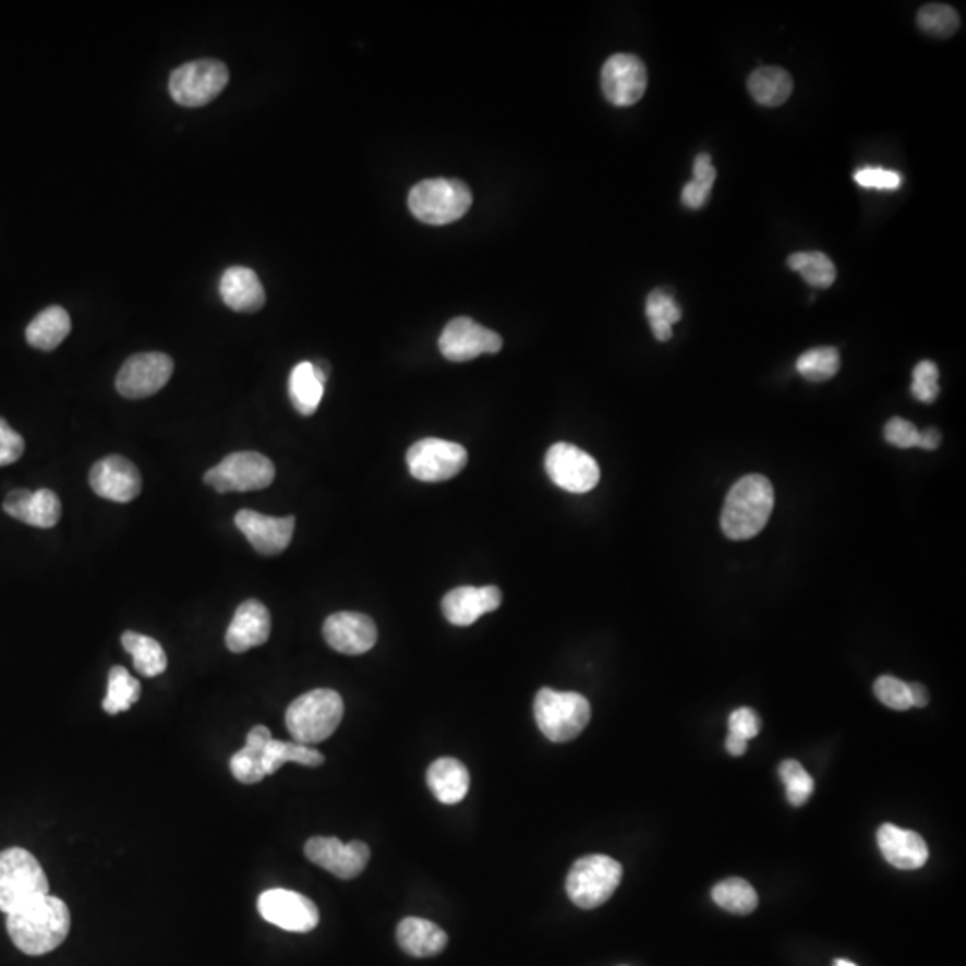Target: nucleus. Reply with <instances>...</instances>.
I'll return each instance as SVG.
<instances>
[{"label": "nucleus", "instance_id": "nucleus-42", "mask_svg": "<svg viewBox=\"0 0 966 966\" xmlns=\"http://www.w3.org/2000/svg\"><path fill=\"white\" fill-rule=\"evenodd\" d=\"M854 180L862 189L897 190L902 184V176L895 170L881 169V167H867L857 170Z\"/></svg>", "mask_w": 966, "mask_h": 966}, {"label": "nucleus", "instance_id": "nucleus-46", "mask_svg": "<svg viewBox=\"0 0 966 966\" xmlns=\"http://www.w3.org/2000/svg\"><path fill=\"white\" fill-rule=\"evenodd\" d=\"M31 496L33 493L27 491V488H16V491H11L8 496H5L4 504H2V508H4V512L8 516H11L13 519H19L24 523L25 512H27V507H29Z\"/></svg>", "mask_w": 966, "mask_h": 966}, {"label": "nucleus", "instance_id": "nucleus-7", "mask_svg": "<svg viewBox=\"0 0 966 966\" xmlns=\"http://www.w3.org/2000/svg\"><path fill=\"white\" fill-rule=\"evenodd\" d=\"M621 877V865L613 857L600 854L580 857L569 870L566 892L578 907L594 909L613 897Z\"/></svg>", "mask_w": 966, "mask_h": 966}, {"label": "nucleus", "instance_id": "nucleus-6", "mask_svg": "<svg viewBox=\"0 0 966 966\" xmlns=\"http://www.w3.org/2000/svg\"><path fill=\"white\" fill-rule=\"evenodd\" d=\"M533 716L541 733L553 742H568L582 734L591 720L588 698L578 692L544 688L533 702Z\"/></svg>", "mask_w": 966, "mask_h": 966}, {"label": "nucleus", "instance_id": "nucleus-10", "mask_svg": "<svg viewBox=\"0 0 966 966\" xmlns=\"http://www.w3.org/2000/svg\"><path fill=\"white\" fill-rule=\"evenodd\" d=\"M409 471L419 482H446L466 468L468 451L443 438H421L407 454Z\"/></svg>", "mask_w": 966, "mask_h": 966}, {"label": "nucleus", "instance_id": "nucleus-29", "mask_svg": "<svg viewBox=\"0 0 966 966\" xmlns=\"http://www.w3.org/2000/svg\"><path fill=\"white\" fill-rule=\"evenodd\" d=\"M748 90L759 105L777 108L792 95V75L781 67H761L748 77Z\"/></svg>", "mask_w": 966, "mask_h": 966}, {"label": "nucleus", "instance_id": "nucleus-9", "mask_svg": "<svg viewBox=\"0 0 966 966\" xmlns=\"http://www.w3.org/2000/svg\"><path fill=\"white\" fill-rule=\"evenodd\" d=\"M276 468L267 457L256 451H237L206 471L205 483L217 493H250L262 491L275 482Z\"/></svg>", "mask_w": 966, "mask_h": 966}, {"label": "nucleus", "instance_id": "nucleus-50", "mask_svg": "<svg viewBox=\"0 0 966 966\" xmlns=\"http://www.w3.org/2000/svg\"><path fill=\"white\" fill-rule=\"evenodd\" d=\"M907 688H909L911 708H926L927 703H929V692H927V689L918 683L907 684Z\"/></svg>", "mask_w": 966, "mask_h": 966}, {"label": "nucleus", "instance_id": "nucleus-15", "mask_svg": "<svg viewBox=\"0 0 966 966\" xmlns=\"http://www.w3.org/2000/svg\"><path fill=\"white\" fill-rule=\"evenodd\" d=\"M304 856L339 879H354L367 867L371 850L364 842L342 843L337 837H310Z\"/></svg>", "mask_w": 966, "mask_h": 966}, {"label": "nucleus", "instance_id": "nucleus-8", "mask_svg": "<svg viewBox=\"0 0 966 966\" xmlns=\"http://www.w3.org/2000/svg\"><path fill=\"white\" fill-rule=\"evenodd\" d=\"M230 81V70L217 60L184 63L170 74L172 99L184 108H201L217 99Z\"/></svg>", "mask_w": 966, "mask_h": 966}, {"label": "nucleus", "instance_id": "nucleus-1", "mask_svg": "<svg viewBox=\"0 0 966 966\" xmlns=\"http://www.w3.org/2000/svg\"><path fill=\"white\" fill-rule=\"evenodd\" d=\"M8 934L27 956H44L65 942L70 911L61 898L46 895L8 915Z\"/></svg>", "mask_w": 966, "mask_h": 966}, {"label": "nucleus", "instance_id": "nucleus-32", "mask_svg": "<svg viewBox=\"0 0 966 966\" xmlns=\"http://www.w3.org/2000/svg\"><path fill=\"white\" fill-rule=\"evenodd\" d=\"M713 901L725 911L734 915H750L759 904L758 893L750 882L739 877L725 879L713 887Z\"/></svg>", "mask_w": 966, "mask_h": 966}, {"label": "nucleus", "instance_id": "nucleus-5", "mask_svg": "<svg viewBox=\"0 0 966 966\" xmlns=\"http://www.w3.org/2000/svg\"><path fill=\"white\" fill-rule=\"evenodd\" d=\"M473 205V194L460 180H424L410 190L409 208L424 225L444 226L462 219Z\"/></svg>", "mask_w": 966, "mask_h": 966}, {"label": "nucleus", "instance_id": "nucleus-4", "mask_svg": "<svg viewBox=\"0 0 966 966\" xmlns=\"http://www.w3.org/2000/svg\"><path fill=\"white\" fill-rule=\"evenodd\" d=\"M49 895V879L31 852L13 847L0 852V911H19Z\"/></svg>", "mask_w": 966, "mask_h": 966}, {"label": "nucleus", "instance_id": "nucleus-19", "mask_svg": "<svg viewBox=\"0 0 966 966\" xmlns=\"http://www.w3.org/2000/svg\"><path fill=\"white\" fill-rule=\"evenodd\" d=\"M324 639L335 652L362 655L376 644L378 628L362 613H335L324 621Z\"/></svg>", "mask_w": 966, "mask_h": 966}, {"label": "nucleus", "instance_id": "nucleus-27", "mask_svg": "<svg viewBox=\"0 0 966 966\" xmlns=\"http://www.w3.org/2000/svg\"><path fill=\"white\" fill-rule=\"evenodd\" d=\"M273 739L270 730L264 725L251 728L245 739V747L234 753L230 761L233 777L242 784H256L264 781V750Z\"/></svg>", "mask_w": 966, "mask_h": 966}, {"label": "nucleus", "instance_id": "nucleus-35", "mask_svg": "<svg viewBox=\"0 0 966 966\" xmlns=\"http://www.w3.org/2000/svg\"><path fill=\"white\" fill-rule=\"evenodd\" d=\"M787 265L789 269L800 273L807 283L817 289H829L836 279V267L832 264V259L820 251L792 254Z\"/></svg>", "mask_w": 966, "mask_h": 966}, {"label": "nucleus", "instance_id": "nucleus-49", "mask_svg": "<svg viewBox=\"0 0 966 966\" xmlns=\"http://www.w3.org/2000/svg\"><path fill=\"white\" fill-rule=\"evenodd\" d=\"M942 443V435L938 432L937 428H926L923 432H920V438H918L917 448L921 449H937Z\"/></svg>", "mask_w": 966, "mask_h": 966}, {"label": "nucleus", "instance_id": "nucleus-40", "mask_svg": "<svg viewBox=\"0 0 966 966\" xmlns=\"http://www.w3.org/2000/svg\"><path fill=\"white\" fill-rule=\"evenodd\" d=\"M940 371L931 360H923L913 371L911 393L921 403L937 401L940 394Z\"/></svg>", "mask_w": 966, "mask_h": 966}, {"label": "nucleus", "instance_id": "nucleus-14", "mask_svg": "<svg viewBox=\"0 0 966 966\" xmlns=\"http://www.w3.org/2000/svg\"><path fill=\"white\" fill-rule=\"evenodd\" d=\"M504 340L493 329L483 328L469 317L449 321L438 337V349L449 362H468L480 354L499 353Z\"/></svg>", "mask_w": 966, "mask_h": 966}, {"label": "nucleus", "instance_id": "nucleus-44", "mask_svg": "<svg viewBox=\"0 0 966 966\" xmlns=\"http://www.w3.org/2000/svg\"><path fill=\"white\" fill-rule=\"evenodd\" d=\"M884 437L897 448H917L920 430L906 419L893 418L884 426Z\"/></svg>", "mask_w": 966, "mask_h": 966}, {"label": "nucleus", "instance_id": "nucleus-33", "mask_svg": "<svg viewBox=\"0 0 966 966\" xmlns=\"http://www.w3.org/2000/svg\"><path fill=\"white\" fill-rule=\"evenodd\" d=\"M140 691L142 688L138 680L131 677L125 667L113 666L108 677V695L102 700V709L111 716L125 713L138 702Z\"/></svg>", "mask_w": 966, "mask_h": 966}, {"label": "nucleus", "instance_id": "nucleus-17", "mask_svg": "<svg viewBox=\"0 0 966 966\" xmlns=\"http://www.w3.org/2000/svg\"><path fill=\"white\" fill-rule=\"evenodd\" d=\"M90 487L100 498L117 504H128L142 491V476L135 463L120 455H110L94 463L90 471Z\"/></svg>", "mask_w": 966, "mask_h": 966}, {"label": "nucleus", "instance_id": "nucleus-11", "mask_svg": "<svg viewBox=\"0 0 966 966\" xmlns=\"http://www.w3.org/2000/svg\"><path fill=\"white\" fill-rule=\"evenodd\" d=\"M544 468L550 480L568 493H589L600 482L599 462L573 444H553L544 459Z\"/></svg>", "mask_w": 966, "mask_h": 966}, {"label": "nucleus", "instance_id": "nucleus-51", "mask_svg": "<svg viewBox=\"0 0 966 966\" xmlns=\"http://www.w3.org/2000/svg\"><path fill=\"white\" fill-rule=\"evenodd\" d=\"M834 966H856V965H854V963H852V962H847V959H836V963H834Z\"/></svg>", "mask_w": 966, "mask_h": 966}, {"label": "nucleus", "instance_id": "nucleus-28", "mask_svg": "<svg viewBox=\"0 0 966 966\" xmlns=\"http://www.w3.org/2000/svg\"><path fill=\"white\" fill-rule=\"evenodd\" d=\"M70 329L72 323L69 312L61 306H49L31 321L25 329V339L33 348L52 351L69 337Z\"/></svg>", "mask_w": 966, "mask_h": 966}, {"label": "nucleus", "instance_id": "nucleus-39", "mask_svg": "<svg viewBox=\"0 0 966 966\" xmlns=\"http://www.w3.org/2000/svg\"><path fill=\"white\" fill-rule=\"evenodd\" d=\"M61 519V502L50 488H40L31 496L24 523L36 529H52Z\"/></svg>", "mask_w": 966, "mask_h": 966}, {"label": "nucleus", "instance_id": "nucleus-21", "mask_svg": "<svg viewBox=\"0 0 966 966\" xmlns=\"http://www.w3.org/2000/svg\"><path fill=\"white\" fill-rule=\"evenodd\" d=\"M270 636L269 608L258 600H245L231 619L226 632V647L233 653H244L251 648L267 643Z\"/></svg>", "mask_w": 966, "mask_h": 966}, {"label": "nucleus", "instance_id": "nucleus-37", "mask_svg": "<svg viewBox=\"0 0 966 966\" xmlns=\"http://www.w3.org/2000/svg\"><path fill=\"white\" fill-rule=\"evenodd\" d=\"M917 22L923 33L938 38H949L959 29V15L952 5L946 4L923 5L918 11Z\"/></svg>", "mask_w": 966, "mask_h": 966}, {"label": "nucleus", "instance_id": "nucleus-23", "mask_svg": "<svg viewBox=\"0 0 966 966\" xmlns=\"http://www.w3.org/2000/svg\"><path fill=\"white\" fill-rule=\"evenodd\" d=\"M220 298L233 312L253 314L265 304L264 285L254 270L237 265L220 278Z\"/></svg>", "mask_w": 966, "mask_h": 966}, {"label": "nucleus", "instance_id": "nucleus-38", "mask_svg": "<svg viewBox=\"0 0 966 966\" xmlns=\"http://www.w3.org/2000/svg\"><path fill=\"white\" fill-rule=\"evenodd\" d=\"M778 777L786 786V795L789 804L795 807L806 806L807 800L811 798L814 792V781L811 775L804 770L802 764L793 759L781 762L778 766Z\"/></svg>", "mask_w": 966, "mask_h": 966}, {"label": "nucleus", "instance_id": "nucleus-18", "mask_svg": "<svg viewBox=\"0 0 966 966\" xmlns=\"http://www.w3.org/2000/svg\"><path fill=\"white\" fill-rule=\"evenodd\" d=\"M234 524L259 555L273 557L289 548L294 535L295 518H270L254 510H240L234 516Z\"/></svg>", "mask_w": 966, "mask_h": 966}, {"label": "nucleus", "instance_id": "nucleus-2", "mask_svg": "<svg viewBox=\"0 0 966 966\" xmlns=\"http://www.w3.org/2000/svg\"><path fill=\"white\" fill-rule=\"evenodd\" d=\"M775 505L772 483L762 474H748L728 491L723 505L722 530L733 541L752 539L766 527Z\"/></svg>", "mask_w": 966, "mask_h": 966}, {"label": "nucleus", "instance_id": "nucleus-12", "mask_svg": "<svg viewBox=\"0 0 966 966\" xmlns=\"http://www.w3.org/2000/svg\"><path fill=\"white\" fill-rule=\"evenodd\" d=\"M174 373V362L165 353H138L125 360L117 374V390L128 399H144L160 393Z\"/></svg>", "mask_w": 966, "mask_h": 966}, {"label": "nucleus", "instance_id": "nucleus-31", "mask_svg": "<svg viewBox=\"0 0 966 966\" xmlns=\"http://www.w3.org/2000/svg\"><path fill=\"white\" fill-rule=\"evenodd\" d=\"M287 762H298V764H303V766L315 768L323 764L324 756L319 750H315V748L309 747V745L270 739L264 750L265 775H273Z\"/></svg>", "mask_w": 966, "mask_h": 966}, {"label": "nucleus", "instance_id": "nucleus-34", "mask_svg": "<svg viewBox=\"0 0 966 966\" xmlns=\"http://www.w3.org/2000/svg\"><path fill=\"white\" fill-rule=\"evenodd\" d=\"M647 317L659 342L672 339V324L683 319V310L672 294L664 290H653L647 300Z\"/></svg>", "mask_w": 966, "mask_h": 966}, {"label": "nucleus", "instance_id": "nucleus-25", "mask_svg": "<svg viewBox=\"0 0 966 966\" xmlns=\"http://www.w3.org/2000/svg\"><path fill=\"white\" fill-rule=\"evenodd\" d=\"M426 783L438 802L451 806L462 802L466 798L471 777L468 768L463 766L459 759L440 758L432 762V766L428 768Z\"/></svg>", "mask_w": 966, "mask_h": 966}, {"label": "nucleus", "instance_id": "nucleus-20", "mask_svg": "<svg viewBox=\"0 0 966 966\" xmlns=\"http://www.w3.org/2000/svg\"><path fill=\"white\" fill-rule=\"evenodd\" d=\"M502 600L504 594L496 585H485V588L463 585L444 596V618L457 627H469L479 621L483 614L498 611Z\"/></svg>", "mask_w": 966, "mask_h": 966}, {"label": "nucleus", "instance_id": "nucleus-36", "mask_svg": "<svg viewBox=\"0 0 966 966\" xmlns=\"http://www.w3.org/2000/svg\"><path fill=\"white\" fill-rule=\"evenodd\" d=\"M842 360L836 348L809 349L797 360V371L809 382H828L836 376Z\"/></svg>", "mask_w": 966, "mask_h": 966}, {"label": "nucleus", "instance_id": "nucleus-30", "mask_svg": "<svg viewBox=\"0 0 966 966\" xmlns=\"http://www.w3.org/2000/svg\"><path fill=\"white\" fill-rule=\"evenodd\" d=\"M122 647L125 648V652L131 653L140 675L158 677L167 669V655L156 639L128 630L122 633Z\"/></svg>", "mask_w": 966, "mask_h": 966}, {"label": "nucleus", "instance_id": "nucleus-22", "mask_svg": "<svg viewBox=\"0 0 966 966\" xmlns=\"http://www.w3.org/2000/svg\"><path fill=\"white\" fill-rule=\"evenodd\" d=\"M877 843L884 859L898 870H917L929 859V848L918 832L892 823H884L877 831Z\"/></svg>", "mask_w": 966, "mask_h": 966}, {"label": "nucleus", "instance_id": "nucleus-48", "mask_svg": "<svg viewBox=\"0 0 966 966\" xmlns=\"http://www.w3.org/2000/svg\"><path fill=\"white\" fill-rule=\"evenodd\" d=\"M714 180H716V169H714L711 156L700 153L695 160V167H692V181L713 186Z\"/></svg>", "mask_w": 966, "mask_h": 966}, {"label": "nucleus", "instance_id": "nucleus-47", "mask_svg": "<svg viewBox=\"0 0 966 966\" xmlns=\"http://www.w3.org/2000/svg\"><path fill=\"white\" fill-rule=\"evenodd\" d=\"M711 190H713V186L697 183V181H689L683 190L684 206H688V208L692 209L702 208V206L708 203Z\"/></svg>", "mask_w": 966, "mask_h": 966}, {"label": "nucleus", "instance_id": "nucleus-45", "mask_svg": "<svg viewBox=\"0 0 966 966\" xmlns=\"http://www.w3.org/2000/svg\"><path fill=\"white\" fill-rule=\"evenodd\" d=\"M24 437L0 418V468L15 463L24 455Z\"/></svg>", "mask_w": 966, "mask_h": 966}, {"label": "nucleus", "instance_id": "nucleus-24", "mask_svg": "<svg viewBox=\"0 0 966 966\" xmlns=\"http://www.w3.org/2000/svg\"><path fill=\"white\" fill-rule=\"evenodd\" d=\"M328 379V364L301 362L290 373L289 396L301 415H314L323 399L324 385Z\"/></svg>", "mask_w": 966, "mask_h": 966}, {"label": "nucleus", "instance_id": "nucleus-3", "mask_svg": "<svg viewBox=\"0 0 966 966\" xmlns=\"http://www.w3.org/2000/svg\"><path fill=\"white\" fill-rule=\"evenodd\" d=\"M345 716V702L334 689H314L290 703L285 723L290 736L301 745H315L328 739Z\"/></svg>", "mask_w": 966, "mask_h": 966}, {"label": "nucleus", "instance_id": "nucleus-43", "mask_svg": "<svg viewBox=\"0 0 966 966\" xmlns=\"http://www.w3.org/2000/svg\"><path fill=\"white\" fill-rule=\"evenodd\" d=\"M761 730V720L753 709L741 708L734 711L728 717V736L737 737L741 741H750Z\"/></svg>", "mask_w": 966, "mask_h": 966}, {"label": "nucleus", "instance_id": "nucleus-41", "mask_svg": "<svg viewBox=\"0 0 966 966\" xmlns=\"http://www.w3.org/2000/svg\"><path fill=\"white\" fill-rule=\"evenodd\" d=\"M876 697L881 700L886 708L895 709V711H907L911 709V698H909V688L906 683H902L898 678L879 677L873 684Z\"/></svg>", "mask_w": 966, "mask_h": 966}, {"label": "nucleus", "instance_id": "nucleus-26", "mask_svg": "<svg viewBox=\"0 0 966 966\" xmlns=\"http://www.w3.org/2000/svg\"><path fill=\"white\" fill-rule=\"evenodd\" d=\"M396 938L401 949L414 957L437 956L448 945V934L424 918H404L398 926Z\"/></svg>", "mask_w": 966, "mask_h": 966}, {"label": "nucleus", "instance_id": "nucleus-13", "mask_svg": "<svg viewBox=\"0 0 966 966\" xmlns=\"http://www.w3.org/2000/svg\"><path fill=\"white\" fill-rule=\"evenodd\" d=\"M264 920L289 932L314 931L319 923V909L309 897L290 890H267L258 898Z\"/></svg>", "mask_w": 966, "mask_h": 966}, {"label": "nucleus", "instance_id": "nucleus-16", "mask_svg": "<svg viewBox=\"0 0 966 966\" xmlns=\"http://www.w3.org/2000/svg\"><path fill=\"white\" fill-rule=\"evenodd\" d=\"M648 72L643 61L633 55H614L602 69V90L608 102L627 108L647 92Z\"/></svg>", "mask_w": 966, "mask_h": 966}]
</instances>
